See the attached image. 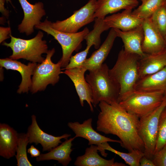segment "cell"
I'll return each mask as SVG.
<instances>
[{
  "label": "cell",
  "instance_id": "cell-39",
  "mask_svg": "<svg viewBox=\"0 0 166 166\" xmlns=\"http://www.w3.org/2000/svg\"><path fill=\"white\" fill-rule=\"evenodd\" d=\"M165 5L166 6V0H165V2H164Z\"/></svg>",
  "mask_w": 166,
  "mask_h": 166
},
{
  "label": "cell",
  "instance_id": "cell-31",
  "mask_svg": "<svg viewBox=\"0 0 166 166\" xmlns=\"http://www.w3.org/2000/svg\"><path fill=\"white\" fill-rule=\"evenodd\" d=\"M90 48L86 47L84 50L77 53L73 56H72L68 65L65 68L62 69H72L81 66L86 59Z\"/></svg>",
  "mask_w": 166,
  "mask_h": 166
},
{
  "label": "cell",
  "instance_id": "cell-35",
  "mask_svg": "<svg viewBox=\"0 0 166 166\" xmlns=\"http://www.w3.org/2000/svg\"><path fill=\"white\" fill-rule=\"evenodd\" d=\"M140 163V166H155L152 160L147 158L144 156L141 158Z\"/></svg>",
  "mask_w": 166,
  "mask_h": 166
},
{
  "label": "cell",
  "instance_id": "cell-4",
  "mask_svg": "<svg viewBox=\"0 0 166 166\" xmlns=\"http://www.w3.org/2000/svg\"><path fill=\"white\" fill-rule=\"evenodd\" d=\"M44 34L39 30L34 38L30 39H24L10 35V42H3L2 45L10 47L12 50L9 58L17 60L23 59L30 62L40 63L44 58L42 56L43 53L48 51L46 41L43 40Z\"/></svg>",
  "mask_w": 166,
  "mask_h": 166
},
{
  "label": "cell",
  "instance_id": "cell-1",
  "mask_svg": "<svg viewBox=\"0 0 166 166\" xmlns=\"http://www.w3.org/2000/svg\"><path fill=\"white\" fill-rule=\"evenodd\" d=\"M99 106L97 130L117 136L121 146L128 152L139 150L144 152V144L138 133L139 118L127 112L119 103L109 104L101 101Z\"/></svg>",
  "mask_w": 166,
  "mask_h": 166
},
{
  "label": "cell",
  "instance_id": "cell-10",
  "mask_svg": "<svg viewBox=\"0 0 166 166\" xmlns=\"http://www.w3.org/2000/svg\"><path fill=\"white\" fill-rule=\"evenodd\" d=\"M18 1L23 10L24 17L18 26V30L29 36L34 32L35 26L40 23L42 17L46 14L44 4L40 2L32 4L27 0Z\"/></svg>",
  "mask_w": 166,
  "mask_h": 166
},
{
  "label": "cell",
  "instance_id": "cell-27",
  "mask_svg": "<svg viewBox=\"0 0 166 166\" xmlns=\"http://www.w3.org/2000/svg\"><path fill=\"white\" fill-rule=\"evenodd\" d=\"M165 0H147L132 11V13L143 20L149 18L164 3Z\"/></svg>",
  "mask_w": 166,
  "mask_h": 166
},
{
  "label": "cell",
  "instance_id": "cell-19",
  "mask_svg": "<svg viewBox=\"0 0 166 166\" xmlns=\"http://www.w3.org/2000/svg\"><path fill=\"white\" fill-rule=\"evenodd\" d=\"M166 67V48L154 54L140 57L138 64L139 79L156 73Z\"/></svg>",
  "mask_w": 166,
  "mask_h": 166
},
{
  "label": "cell",
  "instance_id": "cell-3",
  "mask_svg": "<svg viewBox=\"0 0 166 166\" xmlns=\"http://www.w3.org/2000/svg\"><path fill=\"white\" fill-rule=\"evenodd\" d=\"M109 69L106 64H103L86 75L85 79L92 90L94 107L101 101L109 104L118 103L120 87L110 75Z\"/></svg>",
  "mask_w": 166,
  "mask_h": 166
},
{
  "label": "cell",
  "instance_id": "cell-26",
  "mask_svg": "<svg viewBox=\"0 0 166 166\" xmlns=\"http://www.w3.org/2000/svg\"><path fill=\"white\" fill-rule=\"evenodd\" d=\"M104 19L95 18L93 29L89 31L85 38L86 42V47L90 48L94 45L95 49H98L100 46L101 34L109 29L105 23Z\"/></svg>",
  "mask_w": 166,
  "mask_h": 166
},
{
  "label": "cell",
  "instance_id": "cell-23",
  "mask_svg": "<svg viewBox=\"0 0 166 166\" xmlns=\"http://www.w3.org/2000/svg\"><path fill=\"white\" fill-rule=\"evenodd\" d=\"M98 146L91 145L87 148L85 154L77 157L74 164L77 166H125L122 163L114 162V158L107 160L101 157L98 153Z\"/></svg>",
  "mask_w": 166,
  "mask_h": 166
},
{
  "label": "cell",
  "instance_id": "cell-7",
  "mask_svg": "<svg viewBox=\"0 0 166 166\" xmlns=\"http://www.w3.org/2000/svg\"><path fill=\"white\" fill-rule=\"evenodd\" d=\"M166 107V94L159 106L140 118L138 131L144 144V156L152 160L155 153L160 117Z\"/></svg>",
  "mask_w": 166,
  "mask_h": 166
},
{
  "label": "cell",
  "instance_id": "cell-21",
  "mask_svg": "<svg viewBox=\"0 0 166 166\" xmlns=\"http://www.w3.org/2000/svg\"><path fill=\"white\" fill-rule=\"evenodd\" d=\"M134 91H161L166 93V67L139 79L136 85Z\"/></svg>",
  "mask_w": 166,
  "mask_h": 166
},
{
  "label": "cell",
  "instance_id": "cell-32",
  "mask_svg": "<svg viewBox=\"0 0 166 166\" xmlns=\"http://www.w3.org/2000/svg\"><path fill=\"white\" fill-rule=\"evenodd\" d=\"M152 160L155 166H166V144L154 153Z\"/></svg>",
  "mask_w": 166,
  "mask_h": 166
},
{
  "label": "cell",
  "instance_id": "cell-22",
  "mask_svg": "<svg viewBox=\"0 0 166 166\" xmlns=\"http://www.w3.org/2000/svg\"><path fill=\"white\" fill-rule=\"evenodd\" d=\"M139 3L137 0H97L95 18L104 19L108 14L122 9L132 10Z\"/></svg>",
  "mask_w": 166,
  "mask_h": 166
},
{
  "label": "cell",
  "instance_id": "cell-18",
  "mask_svg": "<svg viewBox=\"0 0 166 166\" xmlns=\"http://www.w3.org/2000/svg\"><path fill=\"white\" fill-rule=\"evenodd\" d=\"M132 10H124L121 13L113 14L104 19L109 28L117 29L122 31L132 30L141 25L143 20L132 13Z\"/></svg>",
  "mask_w": 166,
  "mask_h": 166
},
{
  "label": "cell",
  "instance_id": "cell-9",
  "mask_svg": "<svg viewBox=\"0 0 166 166\" xmlns=\"http://www.w3.org/2000/svg\"><path fill=\"white\" fill-rule=\"evenodd\" d=\"M97 4V0H89L85 5L75 11L68 18L62 21L52 22V27L64 32H77L80 28L94 21Z\"/></svg>",
  "mask_w": 166,
  "mask_h": 166
},
{
  "label": "cell",
  "instance_id": "cell-24",
  "mask_svg": "<svg viewBox=\"0 0 166 166\" xmlns=\"http://www.w3.org/2000/svg\"><path fill=\"white\" fill-rule=\"evenodd\" d=\"M76 138L75 136L66 139L60 145L53 148L48 153L41 154L37 157V161L54 160L64 166H67L72 160L70 155L73 150L71 148L73 145L72 142Z\"/></svg>",
  "mask_w": 166,
  "mask_h": 166
},
{
  "label": "cell",
  "instance_id": "cell-25",
  "mask_svg": "<svg viewBox=\"0 0 166 166\" xmlns=\"http://www.w3.org/2000/svg\"><path fill=\"white\" fill-rule=\"evenodd\" d=\"M105 150L117 155L124 160L126 164L130 166H140V160L144 156V152L139 150H134L129 152L128 153L117 151L111 147L107 142L102 143L99 148V151L105 157H106L108 155V154L105 152Z\"/></svg>",
  "mask_w": 166,
  "mask_h": 166
},
{
  "label": "cell",
  "instance_id": "cell-16",
  "mask_svg": "<svg viewBox=\"0 0 166 166\" xmlns=\"http://www.w3.org/2000/svg\"><path fill=\"white\" fill-rule=\"evenodd\" d=\"M117 37V33L114 29L111 28L103 44L92 53L89 58L86 59L80 67L89 71L95 69L101 66L107 57Z\"/></svg>",
  "mask_w": 166,
  "mask_h": 166
},
{
  "label": "cell",
  "instance_id": "cell-29",
  "mask_svg": "<svg viewBox=\"0 0 166 166\" xmlns=\"http://www.w3.org/2000/svg\"><path fill=\"white\" fill-rule=\"evenodd\" d=\"M164 38L166 35V6L164 3L149 18Z\"/></svg>",
  "mask_w": 166,
  "mask_h": 166
},
{
  "label": "cell",
  "instance_id": "cell-30",
  "mask_svg": "<svg viewBox=\"0 0 166 166\" xmlns=\"http://www.w3.org/2000/svg\"><path fill=\"white\" fill-rule=\"evenodd\" d=\"M166 144V109L162 112L159 120L155 153Z\"/></svg>",
  "mask_w": 166,
  "mask_h": 166
},
{
  "label": "cell",
  "instance_id": "cell-12",
  "mask_svg": "<svg viewBox=\"0 0 166 166\" xmlns=\"http://www.w3.org/2000/svg\"><path fill=\"white\" fill-rule=\"evenodd\" d=\"M142 26L144 37L141 47L144 53L154 54L166 48L164 38L152 24L149 18L143 20Z\"/></svg>",
  "mask_w": 166,
  "mask_h": 166
},
{
  "label": "cell",
  "instance_id": "cell-36",
  "mask_svg": "<svg viewBox=\"0 0 166 166\" xmlns=\"http://www.w3.org/2000/svg\"><path fill=\"white\" fill-rule=\"evenodd\" d=\"M6 0H0V12L6 18L9 16V11L5 7V2Z\"/></svg>",
  "mask_w": 166,
  "mask_h": 166
},
{
  "label": "cell",
  "instance_id": "cell-5",
  "mask_svg": "<svg viewBox=\"0 0 166 166\" xmlns=\"http://www.w3.org/2000/svg\"><path fill=\"white\" fill-rule=\"evenodd\" d=\"M52 22L47 18L41 22L35 28L40 30L53 37L61 45L62 52L61 58L59 61L61 68H65L69 63L70 59L74 51H77L81 48V43L89 32L87 27L82 31L75 33H68L56 30L51 25Z\"/></svg>",
  "mask_w": 166,
  "mask_h": 166
},
{
  "label": "cell",
  "instance_id": "cell-6",
  "mask_svg": "<svg viewBox=\"0 0 166 166\" xmlns=\"http://www.w3.org/2000/svg\"><path fill=\"white\" fill-rule=\"evenodd\" d=\"M166 94L161 91H134L119 103L127 112L140 118L151 113L159 106Z\"/></svg>",
  "mask_w": 166,
  "mask_h": 166
},
{
  "label": "cell",
  "instance_id": "cell-33",
  "mask_svg": "<svg viewBox=\"0 0 166 166\" xmlns=\"http://www.w3.org/2000/svg\"><path fill=\"white\" fill-rule=\"evenodd\" d=\"M11 34V28L10 27H0V43H2L6 39L10 38Z\"/></svg>",
  "mask_w": 166,
  "mask_h": 166
},
{
  "label": "cell",
  "instance_id": "cell-28",
  "mask_svg": "<svg viewBox=\"0 0 166 166\" xmlns=\"http://www.w3.org/2000/svg\"><path fill=\"white\" fill-rule=\"evenodd\" d=\"M29 143L28 137L27 133H18V146L15 157L18 166H32L28 158L26 152V147Z\"/></svg>",
  "mask_w": 166,
  "mask_h": 166
},
{
  "label": "cell",
  "instance_id": "cell-8",
  "mask_svg": "<svg viewBox=\"0 0 166 166\" xmlns=\"http://www.w3.org/2000/svg\"><path fill=\"white\" fill-rule=\"evenodd\" d=\"M55 52L54 48L48 50L46 58L42 62L37 64L32 78L30 92L34 93L44 90L49 84L54 85L60 79L61 65L59 61L57 63L52 62L51 57Z\"/></svg>",
  "mask_w": 166,
  "mask_h": 166
},
{
  "label": "cell",
  "instance_id": "cell-14",
  "mask_svg": "<svg viewBox=\"0 0 166 166\" xmlns=\"http://www.w3.org/2000/svg\"><path fill=\"white\" fill-rule=\"evenodd\" d=\"M37 63L30 62L26 65L17 60L9 57L0 59V65L7 70L17 71L22 76V81L18 86V93H28L32 84L31 76L34 74L37 65Z\"/></svg>",
  "mask_w": 166,
  "mask_h": 166
},
{
  "label": "cell",
  "instance_id": "cell-2",
  "mask_svg": "<svg viewBox=\"0 0 166 166\" xmlns=\"http://www.w3.org/2000/svg\"><path fill=\"white\" fill-rule=\"evenodd\" d=\"M140 57L125 51L123 48L118 53L115 65L109 69L110 75L120 87L118 103L134 91L139 79L138 64Z\"/></svg>",
  "mask_w": 166,
  "mask_h": 166
},
{
  "label": "cell",
  "instance_id": "cell-40",
  "mask_svg": "<svg viewBox=\"0 0 166 166\" xmlns=\"http://www.w3.org/2000/svg\"><path fill=\"white\" fill-rule=\"evenodd\" d=\"M164 38H165V41L166 42V36H165V37H164Z\"/></svg>",
  "mask_w": 166,
  "mask_h": 166
},
{
  "label": "cell",
  "instance_id": "cell-20",
  "mask_svg": "<svg viewBox=\"0 0 166 166\" xmlns=\"http://www.w3.org/2000/svg\"><path fill=\"white\" fill-rule=\"evenodd\" d=\"M18 133L5 123L0 124V156L9 159L16 155Z\"/></svg>",
  "mask_w": 166,
  "mask_h": 166
},
{
  "label": "cell",
  "instance_id": "cell-38",
  "mask_svg": "<svg viewBox=\"0 0 166 166\" xmlns=\"http://www.w3.org/2000/svg\"><path fill=\"white\" fill-rule=\"evenodd\" d=\"M140 0L141 1L142 3H143L145 2L147 0Z\"/></svg>",
  "mask_w": 166,
  "mask_h": 166
},
{
  "label": "cell",
  "instance_id": "cell-41",
  "mask_svg": "<svg viewBox=\"0 0 166 166\" xmlns=\"http://www.w3.org/2000/svg\"><path fill=\"white\" fill-rule=\"evenodd\" d=\"M165 109H166V107H165Z\"/></svg>",
  "mask_w": 166,
  "mask_h": 166
},
{
  "label": "cell",
  "instance_id": "cell-34",
  "mask_svg": "<svg viewBox=\"0 0 166 166\" xmlns=\"http://www.w3.org/2000/svg\"><path fill=\"white\" fill-rule=\"evenodd\" d=\"M27 152L29 153L32 157H38L40 154V152L34 145H31L28 149Z\"/></svg>",
  "mask_w": 166,
  "mask_h": 166
},
{
  "label": "cell",
  "instance_id": "cell-37",
  "mask_svg": "<svg viewBox=\"0 0 166 166\" xmlns=\"http://www.w3.org/2000/svg\"><path fill=\"white\" fill-rule=\"evenodd\" d=\"M6 0V2L8 3V2H9L13 6V5L12 4V2H11V0Z\"/></svg>",
  "mask_w": 166,
  "mask_h": 166
},
{
  "label": "cell",
  "instance_id": "cell-15",
  "mask_svg": "<svg viewBox=\"0 0 166 166\" xmlns=\"http://www.w3.org/2000/svg\"><path fill=\"white\" fill-rule=\"evenodd\" d=\"M92 119L89 118L81 124L78 122H69L68 126L75 134L76 138L81 137L89 141L88 145H97L98 148L105 142L121 143L120 140L112 139L103 136L97 132L92 127Z\"/></svg>",
  "mask_w": 166,
  "mask_h": 166
},
{
  "label": "cell",
  "instance_id": "cell-13",
  "mask_svg": "<svg viewBox=\"0 0 166 166\" xmlns=\"http://www.w3.org/2000/svg\"><path fill=\"white\" fill-rule=\"evenodd\" d=\"M63 73L66 75L73 82L79 97L81 105L84 106V101L88 104L90 110L93 111L92 93L90 85L86 81L85 74L87 70L80 67L74 69H66Z\"/></svg>",
  "mask_w": 166,
  "mask_h": 166
},
{
  "label": "cell",
  "instance_id": "cell-11",
  "mask_svg": "<svg viewBox=\"0 0 166 166\" xmlns=\"http://www.w3.org/2000/svg\"><path fill=\"white\" fill-rule=\"evenodd\" d=\"M31 119V124L28 127L26 133L29 143H34L36 145L40 144L42 147L43 151H49L61 143V139H67L71 136L70 134H65L58 136L48 134L40 128L35 115L32 116Z\"/></svg>",
  "mask_w": 166,
  "mask_h": 166
},
{
  "label": "cell",
  "instance_id": "cell-17",
  "mask_svg": "<svg viewBox=\"0 0 166 166\" xmlns=\"http://www.w3.org/2000/svg\"><path fill=\"white\" fill-rule=\"evenodd\" d=\"M114 29L117 36L121 39L124 44V49L125 51L137 54L141 57L145 55L143 52L141 47L144 37L142 24L127 31Z\"/></svg>",
  "mask_w": 166,
  "mask_h": 166
}]
</instances>
